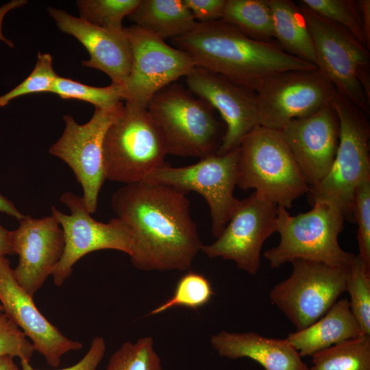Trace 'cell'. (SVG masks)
<instances>
[{
    "mask_svg": "<svg viewBox=\"0 0 370 370\" xmlns=\"http://www.w3.org/2000/svg\"><path fill=\"white\" fill-rule=\"evenodd\" d=\"M58 75L53 68V59L49 53H38L35 66L21 84L0 96V107H3L18 97L38 92H51Z\"/></svg>",
    "mask_w": 370,
    "mask_h": 370,
    "instance_id": "cell-33",
    "label": "cell"
},
{
    "mask_svg": "<svg viewBox=\"0 0 370 370\" xmlns=\"http://www.w3.org/2000/svg\"><path fill=\"white\" fill-rule=\"evenodd\" d=\"M60 200L71 214L51 207V215L61 226L64 238L62 256L51 273L56 286H61L71 275L73 266L90 252L115 249L130 254L132 232L121 220L117 217L108 223L95 220L86 210L82 197L70 191L64 193Z\"/></svg>",
    "mask_w": 370,
    "mask_h": 370,
    "instance_id": "cell-13",
    "label": "cell"
},
{
    "mask_svg": "<svg viewBox=\"0 0 370 370\" xmlns=\"http://www.w3.org/2000/svg\"><path fill=\"white\" fill-rule=\"evenodd\" d=\"M13 358L10 355L0 356V370H22L18 368Z\"/></svg>",
    "mask_w": 370,
    "mask_h": 370,
    "instance_id": "cell-42",
    "label": "cell"
},
{
    "mask_svg": "<svg viewBox=\"0 0 370 370\" xmlns=\"http://www.w3.org/2000/svg\"><path fill=\"white\" fill-rule=\"evenodd\" d=\"M11 231V243L18 262L13 270L18 284L33 297L60 260L64 249L62 229L52 216L19 221Z\"/></svg>",
    "mask_w": 370,
    "mask_h": 370,
    "instance_id": "cell-17",
    "label": "cell"
},
{
    "mask_svg": "<svg viewBox=\"0 0 370 370\" xmlns=\"http://www.w3.org/2000/svg\"><path fill=\"white\" fill-rule=\"evenodd\" d=\"M27 1L26 0H12L0 7V40L5 42L11 48H13L14 46L13 42L5 38L2 32V24L3 18L6 14H8L10 10L23 6L27 3Z\"/></svg>",
    "mask_w": 370,
    "mask_h": 370,
    "instance_id": "cell-39",
    "label": "cell"
},
{
    "mask_svg": "<svg viewBox=\"0 0 370 370\" xmlns=\"http://www.w3.org/2000/svg\"><path fill=\"white\" fill-rule=\"evenodd\" d=\"M48 12L60 31L75 37L86 49L90 58L82 61L84 66L105 73L112 84H124L132 66V48L125 27H100L55 8H49Z\"/></svg>",
    "mask_w": 370,
    "mask_h": 370,
    "instance_id": "cell-20",
    "label": "cell"
},
{
    "mask_svg": "<svg viewBox=\"0 0 370 370\" xmlns=\"http://www.w3.org/2000/svg\"><path fill=\"white\" fill-rule=\"evenodd\" d=\"M308 370H370V336L361 335L312 355Z\"/></svg>",
    "mask_w": 370,
    "mask_h": 370,
    "instance_id": "cell-26",
    "label": "cell"
},
{
    "mask_svg": "<svg viewBox=\"0 0 370 370\" xmlns=\"http://www.w3.org/2000/svg\"><path fill=\"white\" fill-rule=\"evenodd\" d=\"M32 298L16 282L9 260L1 257L0 304L3 313L31 339L47 363L57 367L62 356L82 349V344L64 336L38 310Z\"/></svg>",
    "mask_w": 370,
    "mask_h": 370,
    "instance_id": "cell-19",
    "label": "cell"
},
{
    "mask_svg": "<svg viewBox=\"0 0 370 370\" xmlns=\"http://www.w3.org/2000/svg\"><path fill=\"white\" fill-rule=\"evenodd\" d=\"M336 92L317 68L272 75L256 90L259 125L280 130L291 121L330 105Z\"/></svg>",
    "mask_w": 370,
    "mask_h": 370,
    "instance_id": "cell-12",
    "label": "cell"
},
{
    "mask_svg": "<svg viewBox=\"0 0 370 370\" xmlns=\"http://www.w3.org/2000/svg\"><path fill=\"white\" fill-rule=\"evenodd\" d=\"M186 84L193 94L218 111L226 125L217 154L238 148L244 138L259 125L254 91L197 66L186 77Z\"/></svg>",
    "mask_w": 370,
    "mask_h": 370,
    "instance_id": "cell-16",
    "label": "cell"
},
{
    "mask_svg": "<svg viewBox=\"0 0 370 370\" xmlns=\"http://www.w3.org/2000/svg\"><path fill=\"white\" fill-rule=\"evenodd\" d=\"M280 131L307 184L319 182L331 168L339 141V121L331 105L291 121Z\"/></svg>",
    "mask_w": 370,
    "mask_h": 370,
    "instance_id": "cell-18",
    "label": "cell"
},
{
    "mask_svg": "<svg viewBox=\"0 0 370 370\" xmlns=\"http://www.w3.org/2000/svg\"><path fill=\"white\" fill-rule=\"evenodd\" d=\"M35 351L33 344L18 325L4 313L0 316V356L10 355L29 361Z\"/></svg>",
    "mask_w": 370,
    "mask_h": 370,
    "instance_id": "cell-35",
    "label": "cell"
},
{
    "mask_svg": "<svg viewBox=\"0 0 370 370\" xmlns=\"http://www.w3.org/2000/svg\"><path fill=\"white\" fill-rule=\"evenodd\" d=\"M346 291L351 311L358 321L362 335L370 336V273L358 255L349 263Z\"/></svg>",
    "mask_w": 370,
    "mask_h": 370,
    "instance_id": "cell-29",
    "label": "cell"
},
{
    "mask_svg": "<svg viewBox=\"0 0 370 370\" xmlns=\"http://www.w3.org/2000/svg\"><path fill=\"white\" fill-rule=\"evenodd\" d=\"M50 92L62 99H77L93 104L95 107H107L124 101L123 86L111 84L105 87L88 86L70 78L58 76Z\"/></svg>",
    "mask_w": 370,
    "mask_h": 370,
    "instance_id": "cell-32",
    "label": "cell"
},
{
    "mask_svg": "<svg viewBox=\"0 0 370 370\" xmlns=\"http://www.w3.org/2000/svg\"><path fill=\"white\" fill-rule=\"evenodd\" d=\"M210 343L220 356L249 358L265 370H308L299 353L286 339L267 338L252 332L224 330L212 335Z\"/></svg>",
    "mask_w": 370,
    "mask_h": 370,
    "instance_id": "cell-21",
    "label": "cell"
},
{
    "mask_svg": "<svg viewBox=\"0 0 370 370\" xmlns=\"http://www.w3.org/2000/svg\"><path fill=\"white\" fill-rule=\"evenodd\" d=\"M106 370H162L151 336L124 343L110 358Z\"/></svg>",
    "mask_w": 370,
    "mask_h": 370,
    "instance_id": "cell-31",
    "label": "cell"
},
{
    "mask_svg": "<svg viewBox=\"0 0 370 370\" xmlns=\"http://www.w3.org/2000/svg\"><path fill=\"white\" fill-rule=\"evenodd\" d=\"M195 21L206 23L221 19L226 0H183Z\"/></svg>",
    "mask_w": 370,
    "mask_h": 370,
    "instance_id": "cell-37",
    "label": "cell"
},
{
    "mask_svg": "<svg viewBox=\"0 0 370 370\" xmlns=\"http://www.w3.org/2000/svg\"><path fill=\"white\" fill-rule=\"evenodd\" d=\"M237 184L285 208L310 189L280 130L257 125L238 147Z\"/></svg>",
    "mask_w": 370,
    "mask_h": 370,
    "instance_id": "cell-3",
    "label": "cell"
},
{
    "mask_svg": "<svg viewBox=\"0 0 370 370\" xmlns=\"http://www.w3.org/2000/svg\"><path fill=\"white\" fill-rule=\"evenodd\" d=\"M361 335L360 325L351 311L349 300L345 298L337 300L314 323L290 333L285 339L301 357H304Z\"/></svg>",
    "mask_w": 370,
    "mask_h": 370,
    "instance_id": "cell-22",
    "label": "cell"
},
{
    "mask_svg": "<svg viewBox=\"0 0 370 370\" xmlns=\"http://www.w3.org/2000/svg\"><path fill=\"white\" fill-rule=\"evenodd\" d=\"M163 136L147 109L125 101L103 141L106 179L125 184L145 180L165 163Z\"/></svg>",
    "mask_w": 370,
    "mask_h": 370,
    "instance_id": "cell-6",
    "label": "cell"
},
{
    "mask_svg": "<svg viewBox=\"0 0 370 370\" xmlns=\"http://www.w3.org/2000/svg\"><path fill=\"white\" fill-rule=\"evenodd\" d=\"M339 121V141L334 160L328 173L310 186L312 205L329 202L345 219H354V197L357 186L370 178V127L367 114L336 92L330 103Z\"/></svg>",
    "mask_w": 370,
    "mask_h": 370,
    "instance_id": "cell-4",
    "label": "cell"
},
{
    "mask_svg": "<svg viewBox=\"0 0 370 370\" xmlns=\"http://www.w3.org/2000/svg\"><path fill=\"white\" fill-rule=\"evenodd\" d=\"M267 2L272 14L273 36L284 47V50L315 65L312 38L300 7L290 0H267Z\"/></svg>",
    "mask_w": 370,
    "mask_h": 370,
    "instance_id": "cell-24",
    "label": "cell"
},
{
    "mask_svg": "<svg viewBox=\"0 0 370 370\" xmlns=\"http://www.w3.org/2000/svg\"><path fill=\"white\" fill-rule=\"evenodd\" d=\"M11 231H8L0 224V258L14 254L11 243Z\"/></svg>",
    "mask_w": 370,
    "mask_h": 370,
    "instance_id": "cell-40",
    "label": "cell"
},
{
    "mask_svg": "<svg viewBox=\"0 0 370 370\" xmlns=\"http://www.w3.org/2000/svg\"><path fill=\"white\" fill-rule=\"evenodd\" d=\"M221 19L251 38L267 42L274 37L267 0H226Z\"/></svg>",
    "mask_w": 370,
    "mask_h": 370,
    "instance_id": "cell-25",
    "label": "cell"
},
{
    "mask_svg": "<svg viewBox=\"0 0 370 370\" xmlns=\"http://www.w3.org/2000/svg\"><path fill=\"white\" fill-rule=\"evenodd\" d=\"M106 343L101 336L95 337L84 356L76 364L57 370H97L106 352ZM22 370H38L34 368L27 360H20Z\"/></svg>",
    "mask_w": 370,
    "mask_h": 370,
    "instance_id": "cell-36",
    "label": "cell"
},
{
    "mask_svg": "<svg viewBox=\"0 0 370 370\" xmlns=\"http://www.w3.org/2000/svg\"><path fill=\"white\" fill-rule=\"evenodd\" d=\"M171 41L191 58L196 66L254 92L279 73L317 68L269 41L247 36L222 19L197 23L190 32Z\"/></svg>",
    "mask_w": 370,
    "mask_h": 370,
    "instance_id": "cell-2",
    "label": "cell"
},
{
    "mask_svg": "<svg viewBox=\"0 0 370 370\" xmlns=\"http://www.w3.org/2000/svg\"><path fill=\"white\" fill-rule=\"evenodd\" d=\"M312 206L310 211L296 216L278 206L276 232L280 241L264 254L271 268H279L296 259L336 267L349 265L355 255L344 251L338 242L344 214L329 202L317 201Z\"/></svg>",
    "mask_w": 370,
    "mask_h": 370,
    "instance_id": "cell-7",
    "label": "cell"
},
{
    "mask_svg": "<svg viewBox=\"0 0 370 370\" xmlns=\"http://www.w3.org/2000/svg\"><path fill=\"white\" fill-rule=\"evenodd\" d=\"M278 206L256 192L238 200L217 240L201 251L211 258L234 261L238 269L255 275L260 267L263 243L276 232Z\"/></svg>",
    "mask_w": 370,
    "mask_h": 370,
    "instance_id": "cell-15",
    "label": "cell"
},
{
    "mask_svg": "<svg viewBox=\"0 0 370 370\" xmlns=\"http://www.w3.org/2000/svg\"><path fill=\"white\" fill-rule=\"evenodd\" d=\"M213 295L208 279L201 273L190 271L177 281L172 296L150 311L147 316L158 314L177 307L197 310L206 305Z\"/></svg>",
    "mask_w": 370,
    "mask_h": 370,
    "instance_id": "cell-27",
    "label": "cell"
},
{
    "mask_svg": "<svg viewBox=\"0 0 370 370\" xmlns=\"http://www.w3.org/2000/svg\"><path fill=\"white\" fill-rule=\"evenodd\" d=\"M291 263V275L271 289L269 297L299 331L320 319L346 291L349 267L301 259Z\"/></svg>",
    "mask_w": 370,
    "mask_h": 370,
    "instance_id": "cell-9",
    "label": "cell"
},
{
    "mask_svg": "<svg viewBox=\"0 0 370 370\" xmlns=\"http://www.w3.org/2000/svg\"><path fill=\"white\" fill-rule=\"evenodd\" d=\"M186 193L145 180L125 184L112 196L116 217L131 230L129 255L138 269L185 271L203 246Z\"/></svg>",
    "mask_w": 370,
    "mask_h": 370,
    "instance_id": "cell-1",
    "label": "cell"
},
{
    "mask_svg": "<svg viewBox=\"0 0 370 370\" xmlns=\"http://www.w3.org/2000/svg\"><path fill=\"white\" fill-rule=\"evenodd\" d=\"M356 3L360 13L366 45L369 49L370 47V1L358 0Z\"/></svg>",
    "mask_w": 370,
    "mask_h": 370,
    "instance_id": "cell-38",
    "label": "cell"
},
{
    "mask_svg": "<svg viewBox=\"0 0 370 370\" xmlns=\"http://www.w3.org/2000/svg\"><path fill=\"white\" fill-rule=\"evenodd\" d=\"M239 149L200 159L195 164L173 167L164 163L146 180L188 193L204 197L210 208L212 232L217 238L225 228L238 199L234 196L237 184Z\"/></svg>",
    "mask_w": 370,
    "mask_h": 370,
    "instance_id": "cell-11",
    "label": "cell"
},
{
    "mask_svg": "<svg viewBox=\"0 0 370 370\" xmlns=\"http://www.w3.org/2000/svg\"><path fill=\"white\" fill-rule=\"evenodd\" d=\"M140 0H78L79 18L98 27L122 30V21L130 15Z\"/></svg>",
    "mask_w": 370,
    "mask_h": 370,
    "instance_id": "cell-28",
    "label": "cell"
},
{
    "mask_svg": "<svg viewBox=\"0 0 370 370\" xmlns=\"http://www.w3.org/2000/svg\"><path fill=\"white\" fill-rule=\"evenodd\" d=\"M127 17L164 40L187 34L197 23L183 0H140Z\"/></svg>",
    "mask_w": 370,
    "mask_h": 370,
    "instance_id": "cell-23",
    "label": "cell"
},
{
    "mask_svg": "<svg viewBox=\"0 0 370 370\" xmlns=\"http://www.w3.org/2000/svg\"><path fill=\"white\" fill-rule=\"evenodd\" d=\"M353 217L358 224V256L370 273V178L363 180L356 188Z\"/></svg>",
    "mask_w": 370,
    "mask_h": 370,
    "instance_id": "cell-34",
    "label": "cell"
},
{
    "mask_svg": "<svg viewBox=\"0 0 370 370\" xmlns=\"http://www.w3.org/2000/svg\"><path fill=\"white\" fill-rule=\"evenodd\" d=\"M301 3L320 16L343 27L367 47L356 1L302 0Z\"/></svg>",
    "mask_w": 370,
    "mask_h": 370,
    "instance_id": "cell-30",
    "label": "cell"
},
{
    "mask_svg": "<svg viewBox=\"0 0 370 370\" xmlns=\"http://www.w3.org/2000/svg\"><path fill=\"white\" fill-rule=\"evenodd\" d=\"M165 141L167 154L200 159L217 154L222 136L214 109L187 87L171 84L147 107Z\"/></svg>",
    "mask_w": 370,
    "mask_h": 370,
    "instance_id": "cell-5",
    "label": "cell"
},
{
    "mask_svg": "<svg viewBox=\"0 0 370 370\" xmlns=\"http://www.w3.org/2000/svg\"><path fill=\"white\" fill-rule=\"evenodd\" d=\"M300 10L312 38L317 68L338 93L369 114V49L343 27L303 5Z\"/></svg>",
    "mask_w": 370,
    "mask_h": 370,
    "instance_id": "cell-8",
    "label": "cell"
},
{
    "mask_svg": "<svg viewBox=\"0 0 370 370\" xmlns=\"http://www.w3.org/2000/svg\"><path fill=\"white\" fill-rule=\"evenodd\" d=\"M123 102L107 107H95L89 121L77 123L64 115V130L49 152L65 162L75 173L83 189L82 199L90 214L97 211L98 196L106 180L103 162L105 134L123 110Z\"/></svg>",
    "mask_w": 370,
    "mask_h": 370,
    "instance_id": "cell-10",
    "label": "cell"
},
{
    "mask_svg": "<svg viewBox=\"0 0 370 370\" xmlns=\"http://www.w3.org/2000/svg\"><path fill=\"white\" fill-rule=\"evenodd\" d=\"M3 314V308L1 306V304H0V316Z\"/></svg>",
    "mask_w": 370,
    "mask_h": 370,
    "instance_id": "cell-43",
    "label": "cell"
},
{
    "mask_svg": "<svg viewBox=\"0 0 370 370\" xmlns=\"http://www.w3.org/2000/svg\"><path fill=\"white\" fill-rule=\"evenodd\" d=\"M0 212H4L10 215L16 219L20 221L23 219L25 215L23 214L15 207L13 203L6 199L4 196L0 194Z\"/></svg>",
    "mask_w": 370,
    "mask_h": 370,
    "instance_id": "cell-41",
    "label": "cell"
},
{
    "mask_svg": "<svg viewBox=\"0 0 370 370\" xmlns=\"http://www.w3.org/2000/svg\"><path fill=\"white\" fill-rule=\"evenodd\" d=\"M132 48V66L123 86L124 101L147 108L158 91L186 77L196 67L184 51L136 25L125 28Z\"/></svg>",
    "mask_w": 370,
    "mask_h": 370,
    "instance_id": "cell-14",
    "label": "cell"
}]
</instances>
